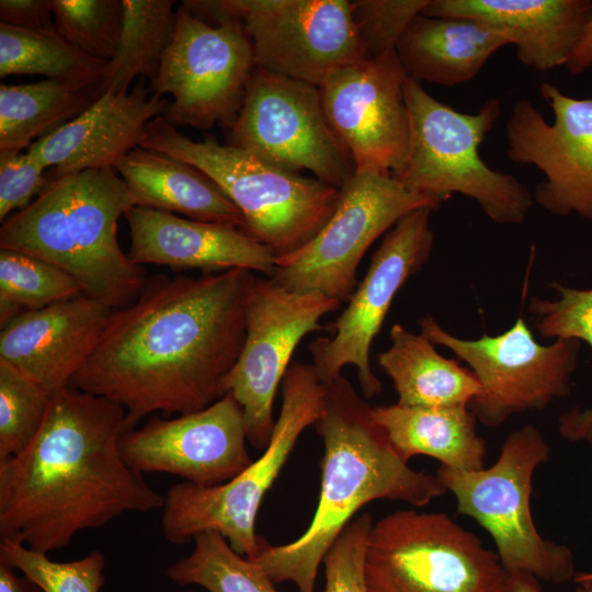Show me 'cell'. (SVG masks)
Wrapping results in <instances>:
<instances>
[{"mask_svg":"<svg viewBox=\"0 0 592 592\" xmlns=\"http://www.w3.org/2000/svg\"><path fill=\"white\" fill-rule=\"evenodd\" d=\"M255 278L244 269L147 278L130 304L112 310L69 386L123 407L127 431L153 412L207 408L224 396L243 346Z\"/></svg>","mask_w":592,"mask_h":592,"instance_id":"1","label":"cell"},{"mask_svg":"<svg viewBox=\"0 0 592 592\" xmlns=\"http://www.w3.org/2000/svg\"><path fill=\"white\" fill-rule=\"evenodd\" d=\"M125 431L116 402L58 390L31 444L0 460V539L49 554L124 513L162 508L164 498L122 457Z\"/></svg>","mask_w":592,"mask_h":592,"instance_id":"2","label":"cell"},{"mask_svg":"<svg viewBox=\"0 0 592 592\" xmlns=\"http://www.w3.org/2000/svg\"><path fill=\"white\" fill-rule=\"evenodd\" d=\"M315 426L323 456L312 520L295 540L270 545L264 539L250 558L274 583L292 581L299 592H315L325 556L365 504L391 500L418 508L447 491L436 475L409 467L374 420L372 407L342 375L326 385L325 409Z\"/></svg>","mask_w":592,"mask_h":592,"instance_id":"3","label":"cell"},{"mask_svg":"<svg viewBox=\"0 0 592 592\" xmlns=\"http://www.w3.org/2000/svg\"><path fill=\"white\" fill-rule=\"evenodd\" d=\"M135 205L113 169L54 179L27 207L2 223L0 249L52 263L72 276L84 295L122 308L147 281L143 266L129 259L117 239L119 217Z\"/></svg>","mask_w":592,"mask_h":592,"instance_id":"4","label":"cell"},{"mask_svg":"<svg viewBox=\"0 0 592 592\" xmlns=\"http://www.w3.org/2000/svg\"><path fill=\"white\" fill-rule=\"evenodd\" d=\"M141 148L187 162L208 175L239 208L247 231L276 257L308 243L328 223L340 189L304 177L213 135L195 141L163 116L146 126Z\"/></svg>","mask_w":592,"mask_h":592,"instance_id":"5","label":"cell"},{"mask_svg":"<svg viewBox=\"0 0 592 592\" xmlns=\"http://www.w3.org/2000/svg\"><path fill=\"white\" fill-rule=\"evenodd\" d=\"M405 96L410 144L406 162L394 178L408 191L440 203L454 193L463 194L496 224H522L534 205L533 193L513 174L490 168L479 155L501 116V101L489 99L476 113H462L409 76Z\"/></svg>","mask_w":592,"mask_h":592,"instance_id":"6","label":"cell"},{"mask_svg":"<svg viewBox=\"0 0 592 592\" xmlns=\"http://www.w3.org/2000/svg\"><path fill=\"white\" fill-rule=\"evenodd\" d=\"M282 406L269 445L232 479L213 487L173 485L162 505L161 530L173 545H186L203 532H217L248 558L264 538L255 519L265 493L278 477L300 434L315 425L326 401V385L312 363L292 362L282 380Z\"/></svg>","mask_w":592,"mask_h":592,"instance_id":"7","label":"cell"},{"mask_svg":"<svg viewBox=\"0 0 592 592\" xmlns=\"http://www.w3.org/2000/svg\"><path fill=\"white\" fill-rule=\"evenodd\" d=\"M549 453L542 433L526 424L506 436L489 468L464 471L441 465L436 476L455 496L458 513L476 520L491 535L510 576L562 583L576 576L573 555L539 534L530 503L534 473Z\"/></svg>","mask_w":592,"mask_h":592,"instance_id":"8","label":"cell"},{"mask_svg":"<svg viewBox=\"0 0 592 592\" xmlns=\"http://www.w3.org/2000/svg\"><path fill=\"white\" fill-rule=\"evenodd\" d=\"M368 592H510L497 553L446 513L414 509L388 514L368 535Z\"/></svg>","mask_w":592,"mask_h":592,"instance_id":"9","label":"cell"},{"mask_svg":"<svg viewBox=\"0 0 592 592\" xmlns=\"http://www.w3.org/2000/svg\"><path fill=\"white\" fill-rule=\"evenodd\" d=\"M254 66L251 42L238 18L214 1H183L151 88L173 96L163 115L171 125L230 128Z\"/></svg>","mask_w":592,"mask_h":592,"instance_id":"10","label":"cell"},{"mask_svg":"<svg viewBox=\"0 0 592 592\" xmlns=\"http://www.w3.org/2000/svg\"><path fill=\"white\" fill-rule=\"evenodd\" d=\"M431 342L451 350L479 382L468 408L482 424L494 428L510 417L543 410L571 392L578 368L580 341H536L522 317L497 335L463 339L446 331L426 314L418 320Z\"/></svg>","mask_w":592,"mask_h":592,"instance_id":"11","label":"cell"},{"mask_svg":"<svg viewBox=\"0 0 592 592\" xmlns=\"http://www.w3.org/2000/svg\"><path fill=\"white\" fill-rule=\"evenodd\" d=\"M441 205L408 191L391 174L355 172L340 187L328 223L304 247L277 257L271 278L289 291L348 301L358 265L374 241L407 214Z\"/></svg>","mask_w":592,"mask_h":592,"instance_id":"12","label":"cell"},{"mask_svg":"<svg viewBox=\"0 0 592 592\" xmlns=\"http://www.w3.org/2000/svg\"><path fill=\"white\" fill-rule=\"evenodd\" d=\"M231 145L284 169L340 189L354 173L353 157L326 115L318 87L254 66Z\"/></svg>","mask_w":592,"mask_h":592,"instance_id":"13","label":"cell"},{"mask_svg":"<svg viewBox=\"0 0 592 592\" xmlns=\"http://www.w3.org/2000/svg\"><path fill=\"white\" fill-rule=\"evenodd\" d=\"M341 303L320 293L289 291L257 277L247 301V331L239 357L223 383L241 407L247 441L264 451L275 420L273 403L299 342L322 329L320 319Z\"/></svg>","mask_w":592,"mask_h":592,"instance_id":"14","label":"cell"},{"mask_svg":"<svg viewBox=\"0 0 592 592\" xmlns=\"http://www.w3.org/2000/svg\"><path fill=\"white\" fill-rule=\"evenodd\" d=\"M432 212L428 207L415 209L385 234L365 276L331 327L330 335L309 343L312 364L325 385L340 376L344 366L353 365L363 396L372 398L380 394L382 382L371 367V348L397 293L431 257Z\"/></svg>","mask_w":592,"mask_h":592,"instance_id":"15","label":"cell"},{"mask_svg":"<svg viewBox=\"0 0 592 592\" xmlns=\"http://www.w3.org/2000/svg\"><path fill=\"white\" fill-rule=\"evenodd\" d=\"M238 18L254 65L267 71L320 84L334 71L367 58L349 0H217Z\"/></svg>","mask_w":592,"mask_h":592,"instance_id":"16","label":"cell"},{"mask_svg":"<svg viewBox=\"0 0 592 592\" xmlns=\"http://www.w3.org/2000/svg\"><path fill=\"white\" fill-rule=\"evenodd\" d=\"M539 91L554 122L531 101H516L505 123L506 156L544 174L533 193L544 210L592 220V98L567 95L550 82Z\"/></svg>","mask_w":592,"mask_h":592,"instance_id":"17","label":"cell"},{"mask_svg":"<svg viewBox=\"0 0 592 592\" xmlns=\"http://www.w3.org/2000/svg\"><path fill=\"white\" fill-rule=\"evenodd\" d=\"M406 77L392 52L342 67L320 84L326 115L355 172L394 177L403 167L410 144Z\"/></svg>","mask_w":592,"mask_h":592,"instance_id":"18","label":"cell"},{"mask_svg":"<svg viewBox=\"0 0 592 592\" xmlns=\"http://www.w3.org/2000/svg\"><path fill=\"white\" fill-rule=\"evenodd\" d=\"M240 405L225 395L207 408L173 419L153 417L125 431L119 451L140 473L170 474L196 486L224 483L253 460L247 447Z\"/></svg>","mask_w":592,"mask_h":592,"instance_id":"19","label":"cell"},{"mask_svg":"<svg viewBox=\"0 0 592 592\" xmlns=\"http://www.w3.org/2000/svg\"><path fill=\"white\" fill-rule=\"evenodd\" d=\"M112 308L81 294L22 312L1 327L0 360L50 395L69 386L96 348Z\"/></svg>","mask_w":592,"mask_h":592,"instance_id":"20","label":"cell"},{"mask_svg":"<svg viewBox=\"0 0 592 592\" xmlns=\"http://www.w3.org/2000/svg\"><path fill=\"white\" fill-rule=\"evenodd\" d=\"M130 235L129 259L143 264L204 274L244 269L271 277L276 254L243 229L200 221L135 205L124 215Z\"/></svg>","mask_w":592,"mask_h":592,"instance_id":"21","label":"cell"},{"mask_svg":"<svg viewBox=\"0 0 592 592\" xmlns=\"http://www.w3.org/2000/svg\"><path fill=\"white\" fill-rule=\"evenodd\" d=\"M148 91L145 78H139L126 93L105 92L26 151L45 169H53L52 180L89 169H114L121 158L140 147L147 124L163 116L170 105L161 94Z\"/></svg>","mask_w":592,"mask_h":592,"instance_id":"22","label":"cell"},{"mask_svg":"<svg viewBox=\"0 0 592 592\" xmlns=\"http://www.w3.org/2000/svg\"><path fill=\"white\" fill-rule=\"evenodd\" d=\"M592 10L590 0H429V16L469 18L501 30L521 64L537 71L566 66Z\"/></svg>","mask_w":592,"mask_h":592,"instance_id":"23","label":"cell"},{"mask_svg":"<svg viewBox=\"0 0 592 592\" xmlns=\"http://www.w3.org/2000/svg\"><path fill=\"white\" fill-rule=\"evenodd\" d=\"M506 45H511L510 38L486 22L420 13L399 39L396 54L407 76L454 87L477 77Z\"/></svg>","mask_w":592,"mask_h":592,"instance_id":"24","label":"cell"},{"mask_svg":"<svg viewBox=\"0 0 592 592\" xmlns=\"http://www.w3.org/2000/svg\"><path fill=\"white\" fill-rule=\"evenodd\" d=\"M114 169L138 206L180 213L190 219L231 225L247 231L239 208L208 175L187 162L137 147L121 158Z\"/></svg>","mask_w":592,"mask_h":592,"instance_id":"25","label":"cell"},{"mask_svg":"<svg viewBox=\"0 0 592 592\" xmlns=\"http://www.w3.org/2000/svg\"><path fill=\"white\" fill-rule=\"evenodd\" d=\"M372 414L406 462L425 455L457 470L485 467L486 443L477 433L476 417L466 406L417 408L394 403L372 407Z\"/></svg>","mask_w":592,"mask_h":592,"instance_id":"26","label":"cell"},{"mask_svg":"<svg viewBox=\"0 0 592 592\" xmlns=\"http://www.w3.org/2000/svg\"><path fill=\"white\" fill-rule=\"evenodd\" d=\"M390 345L377 355V362L391 379L397 403L417 408L468 407L479 391L474 373L454 358L437 352L425 335L395 323Z\"/></svg>","mask_w":592,"mask_h":592,"instance_id":"27","label":"cell"},{"mask_svg":"<svg viewBox=\"0 0 592 592\" xmlns=\"http://www.w3.org/2000/svg\"><path fill=\"white\" fill-rule=\"evenodd\" d=\"M102 80V79H101ZM101 80L46 79L0 86V151L27 149L88 110Z\"/></svg>","mask_w":592,"mask_h":592,"instance_id":"28","label":"cell"},{"mask_svg":"<svg viewBox=\"0 0 592 592\" xmlns=\"http://www.w3.org/2000/svg\"><path fill=\"white\" fill-rule=\"evenodd\" d=\"M122 33L101 80V94L126 93L138 76L153 81L175 31L174 0H122Z\"/></svg>","mask_w":592,"mask_h":592,"instance_id":"29","label":"cell"},{"mask_svg":"<svg viewBox=\"0 0 592 592\" xmlns=\"http://www.w3.org/2000/svg\"><path fill=\"white\" fill-rule=\"evenodd\" d=\"M107 61L90 57L57 32L0 23V77L41 75L48 79L101 80Z\"/></svg>","mask_w":592,"mask_h":592,"instance_id":"30","label":"cell"},{"mask_svg":"<svg viewBox=\"0 0 592 592\" xmlns=\"http://www.w3.org/2000/svg\"><path fill=\"white\" fill-rule=\"evenodd\" d=\"M193 543L192 553L167 569L172 582L208 592H278L262 567L236 553L219 533H200Z\"/></svg>","mask_w":592,"mask_h":592,"instance_id":"31","label":"cell"},{"mask_svg":"<svg viewBox=\"0 0 592 592\" xmlns=\"http://www.w3.org/2000/svg\"><path fill=\"white\" fill-rule=\"evenodd\" d=\"M558 298L533 296L528 310L535 329L543 338L583 341L592 349V287L573 288L553 282ZM559 433L570 442H587L592 446V406L578 408L559 418Z\"/></svg>","mask_w":592,"mask_h":592,"instance_id":"32","label":"cell"},{"mask_svg":"<svg viewBox=\"0 0 592 592\" xmlns=\"http://www.w3.org/2000/svg\"><path fill=\"white\" fill-rule=\"evenodd\" d=\"M83 294L78 282L36 257L0 249V323Z\"/></svg>","mask_w":592,"mask_h":592,"instance_id":"33","label":"cell"},{"mask_svg":"<svg viewBox=\"0 0 592 592\" xmlns=\"http://www.w3.org/2000/svg\"><path fill=\"white\" fill-rule=\"evenodd\" d=\"M53 395L0 360V460L23 452L39 431Z\"/></svg>","mask_w":592,"mask_h":592,"instance_id":"34","label":"cell"},{"mask_svg":"<svg viewBox=\"0 0 592 592\" xmlns=\"http://www.w3.org/2000/svg\"><path fill=\"white\" fill-rule=\"evenodd\" d=\"M57 33L81 53L110 61L123 27L122 0H52Z\"/></svg>","mask_w":592,"mask_h":592,"instance_id":"35","label":"cell"},{"mask_svg":"<svg viewBox=\"0 0 592 592\" xmlns=\"http://www.w3.org/2000/svg\"><path fill=\"white\" fill-rule=\"evenodd\" d=\"M0 562L20 570L43 592H100L105 583L106 560L99 550L71 561H54L47 554L0 539Z\"/></svg>","mask_w":592,"mask_h":592,"instance_id":"36","label":"cell"},{"mask_svg":"<svg viewBox=\"0 0 592 592\" xmlns=\"http://www.w3.org/2000/svg\"><path fill=\"white\" fill-rule=\"evenodd\" d=\"M429 0H356L353 19L367 58L396 52L397 44L412 20Z\"/></svg>","mask_w":592,"mask_h":592,"instance_id":"37","label":"cell"},{"mask_svg":"<svg viewBox=\"0 0 592 592\" xmlns=\"http://www.w3.org/2000/svg\"><path fill=\"white\" fill-rule=\"evenodd\" d=\"M373 519L365 512L352 520L323 559L326 585L322 592H368L364 558Z\"/></svg>","mask_w":592,"mask_h":592,"instance_id":"38","label":"cell"},{"mask_svg":"<svg viewBox=\"0 0 592 592\" xmlns=\"http://www.w3.org/2000/svg\"><path fill=\"white\" fill-rule=\"evenodd\" d=\"M45 168L30 152L0 151V221L27 207L49 185Z\"/></svg>","mask_w":592,"mask_h":592,"instance_id":"39","label":"cell"},{"mask_svg":"<svg viewBox=\"0 0 592 592\" xmlns=\"http://www.w3.org/2000/svg\"><path fill=\"white\" fill-rule=\"evenodd\" d=\"M1 23L42 32H57L52 0H1Z\"/></svg>","mask_w":592,"mask_h":592,"instance_id":"40","label":"cell"},{"mask_svg":"<svg viewBox=\"0 0 592 592\" xmlns=\"http://www.w3.org/2000/svg\"><path fill=\"white\" fill-rule=\"evenodd\" d=\"M565 67L571 75L592 69V10Z\"/></svg>","mask_w":592,"mask_h":592,"instance_id":"41","label":"cell"},{"mask_svg":"<svg viewBox=\"0 0 592 592\" xmlns=\"http://www.w3.org/2000/svg\"><path fill=\"white\" fill-rule=\"evenodd\" d=\"M14 569L0 562V592H43L42 589L26 576H18Z\"/></svg>","mask_w":592,"mask_h":592,"instance_id":"42","label":"cell"},{"mask_svg":"<svg viewBox=\"0 0 592 592\" xmlns=\"http://www.w3.org/2000/svg\"><path fill=\"white\" fill-rule=\"evenodd\" d=\"M510 592H543L539 580L531 574L510 576Z\"/></svg>","mask_w":592,"mask_h":592,"instance_id":"43","label":"cell"},{"mask_svg":"<svg viewBox=\"0 0 592 592\" xmlns=\"http://www.w3.org/2000/svg\"><path fill=\"white\" fill-rule=\"evenodd\" d=\"M573 580L576 583L592 582V572L576 573Z\"/></svg>","mask_w":592,"mask_h":592,"instance_id":"44","label":"cell"},{"mask_svg":"<svg viewBox=\"0 0 592 592\" xmlns=\"http://www.w3.org/2000/svg\"><path fill=\"white\" fill-rule=\"evenodd\" d=\"M576 592H592V582L578 583Z\"/></svg>","mask_w":592,"mask_h":592,"instance_id":"45","label":"cell"},{"mask_svg":"<svg viewBox=\"0 0 592 592\" xmlns=\"http://www.w3.org/2000/svg\"><path fill=\"white\" fill-rule=\"evenodd\" d=\"M185 592H193V591H185Z\"/></svg>","mask_w":592,"mask_h":592,"instance_id":"46","label":"cell"}]
</instances>
